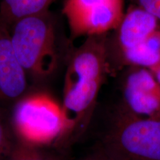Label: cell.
<instances>
[{
    "instance_id": "6",
    "label": "cell",
    "mask_w": 160,
    "mask_h": 160,
    "mask_svg": "<svg viewBox=\"0 0 160 160\" xmlns=\"http://www.w3.org/2000/svg\"><path fill=\"white\" fill-rule=\"evenodd\" d=\"M122 84L121 105L138 117L160 119V84L153 72L128 68Z\"/></svg>"
},
{
    "instance_id": "11",
    "label": "cell",
    "mask_w": 160,
    "mask_h": 160,
    "mask_svg": "<svg viewBox=\"0 0 160 160\" xmlns=\"http://www.w3.org/2000/svg\"><path fill=\"white\" fill-rule=\"evenodd\" d=\"M16 142L9 113L0 108V160H7Z\"/></svg>"
},
{
    "instance_id": "4",
    "label": "cell",
    "mask_w": 160,
    "mask_h": 160,
    "mask_svg": "<svg viewBox=\"0 0 160 160\" xmlns=\"http://www.w3.org/2000/svg\"><path fill=\"white\" fill-rule=\"evenodd\" d=\"M101 146L123 160H160V119L138 117L119 105Z\"/></svg>"
},
{
    "instance_id": "2",
    "label": "cell",
    "mask_w": 160,
    "mask_h": 160,
    "mask_svg": "<svg viewBox=\"0 0 160 160\" xmlns=\"http://www.w3.org/2000/svg\"><path fill=\"white\" fill-rule=\"evenodd\" d=\"M17 59L29 82H45L57 71L65 52L59 22L50 10L22 18L9 27Z\"/></svg>"
},
{
    "instance_id": "8",
    "label": "cell",
    "mask_w": 160,
    "mask_h": 160,
    "mask_svg": "<svg viewBox=\"0 0 160 160\" xmlns=\"http://www.w3.org/2000/svg\"><path fill=\"white\" fill-rule=\"evenodd\" d=\"M29 91V79L13 50L9 27L0 21V104L12 108Z\"/></svg>"
},
{
    "instance_id": "5",
    "label": "cell",
    "mask_w": 160,
    "mask_h": 160,
    "mask_svg": "<svg viewBox=\"0 0 160 160\" xmlns=\"http://www.w3.org/2000/svg\"><path fill=\"white\" fill-rule=\"evenodd\" d=\"M125 12V0H65L62 9L71 39L108 34Z\"/></svg>"
},
{
    "instance_id": "10",
    "label": "cell",
    "mask_w": 160,
    "mask_h": 160,
    "mask_svg": "<svg viewBox=\"0 0 160 160\" xmlns=\"http://www.w3.org/2000/svg\"><path fill=\"white\" fill-rule=\"evenodd\" d=\"M56 0H1L0 21L10 27L22 18L50 10Z\"/></svg>"
},
{
    "instance_id": "16",
    "label": "cell",
    "mask_w": 160,
    "mask_h": 160,
    "mask_svg": "<svg viewBox=\"0 0 160 160\" xmlns=\"http://www.w3.org/2000/svg\"><path fill=\"white\" fill-rule=\"evenodd\" d=\"M50 160H60V159H57V158H56V157H50Z\"/></svg>"
},
{
    "instance_id": "1",
    "label": "cell",
    "mask_w": 160,
    "mask_h": 160,
    "mask_svg": "<svg viewBox=\"0 0 160 160\" xmlns=\"http://www.w3.org/2000/svg\"><path fill=\"white\" fill-rule=\"evenodd\" d=\"M108 35L86 37L72 50L66 62L61 103L67 125L65 142L77 139L87 129L102 87L111 73Z\"/></svg>"
},
{
    "instance_id": "13",
    "label": "cell",
    "mask_w": 160,
    "mask_h": 160,
    "mask_svg": "<svg viewBox=\"0 0 160 160\" xmlns=\"http://www.w3.org/2000/svg\"><path fill=\"white\" fill-rule=\"evenodd\" d=\"M136 5L153 16L160 22V0H136Z\"/></svg>"
},
{
    "instance_id": "14",
    "label": "cell",
    "mask_w": 160,
    "mask_h": 160,
    "mask_svg": "<svg viewBox=\"0 0 160 160\" xmlns=\"http://www.w3.org/2000/svg\"><path fill=\"white\" fill-rule=\"evenodd\" d=\"M82 160H123L117 156L112 154L101 146L99 149L91 153Z\"/></svg>"
},
{
    "instance_id": "3",
    "label": "cell",
    "mask_w": 160,
    "mask_h": 160,
    "mask_svg": "<svg viewBox=\"0 0 160 160\" xmlns=\"http://www.w3.org/2000/svg\"><path fill=\"white\" fill-rule=\"evenodd\" d=\"M19 142L36 148L65 142L67 125L62 104L45 91H30L9 113Z\"/></svg>"
},
{
    "instance_id": "12",
    "label": "cell",
    "mask_w": 160,
    "mask_h": 160,
    "mask_svg": "<svg viewBox=\"0 0 160 160\" xmlns=\"http://www.w3.org/2000/svg\"><path fill=\"white\" fill-rule=\"evenodd\" d=\"M7 160H50V157L42 153L41 149L24 145L16 140Z\"/></svg>"
},
{
    "instance_id": "9",
    "label": "cell",
    "mask_w": 160,
    "mask_h": 160,
    "mask_svg": "<svg viewBox=\"0 0 160 160\" xmlns=\"http://www.w3.org/2000/svg\"><path fill=\"white\" fill-rule=\"evenodd\" d=\"M142 68L152 72L160 68V29L142 43L122 53L111 62V68Z\"/></svg>"
},
{
    "instance_id": "15",
    "label": "cell",
    "mask_w": 160,
    "mask_h": 160,
    "mask_svg": "<svg viewBox=\"0 0 160 160\" xmlns=\"http://www.w3.org/2000/svg\"><path fill=\"white\" fill-rule=\"evenodd\" d=\"M153 73L154 74L156 78H157V79L158 80V82H159V84H160V68H158L157 71L153 72Z\"/></svg>"
},
{
    "instance_id": "7",
    "label": "cell",
    "mask_w": 160,
    "mask_h": 160,
    "mask_svg": "<svg viewBox=\"0 0 160 160\" xmlns=\"http://www.w3.org/2000/svg\"><path fill=\"white\" fill-rule=\"evenodd\" d=\"M160 29V22L139 6L133 5L126 10L119 25L108 35L110 65L122 53L142 43Z\"/></svg>"
}]
</instances>
